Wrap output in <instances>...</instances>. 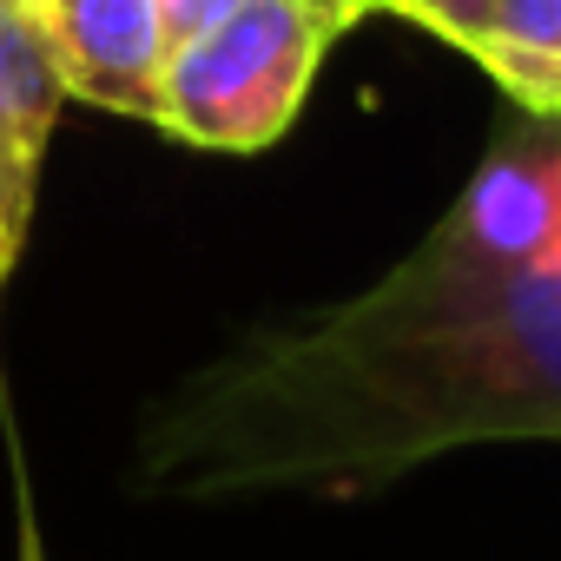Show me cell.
<instances>
[{"label":"cell","instance_id":"6da1fadb","mask_svg":"<svg viewBox=\"0 0 561 561\" xmlns=\"http://www.w3.org/2000/svg\"><path fill=\"white\" fill-rule=\"evenodd\" d=\"M561 443V257L469 264L416 244L370 291L257 324L152 403L159 495L383 489L469 443Z\"/></svg>","mask_w":561,"mask_h":561},{"label":"cell","instance_id":"277c9868","mask_svg":"<svg viewBox=\"0 0 561 561\" xmlns=\"http://www.w3.org/2000/svg\"><path fill=\"white\" fill-rule=\"evenodd\" d=\"M21 14L67 100L119 119H159V80L172 60L159 0H21Z\"/></svg>","mask_w":561,"mask_h":561},{"label":"cell","instance_id":"5b68a950","mask_svg":"<svg viewBox=\"0 0 561 561\" xmlns=\"http://www.w3.org/2000/svg\"><path fill=\"white\" fill-rule=\"evenodd\" d=\"M60 106H67V87L47 67L41 34L27 27L21 0H0V305H8V285L34 231L41 165H47Z\"/></svg>","mask_w":561,"mask_h":561},{"label":"cell","instance_id":"3957f363","mask_svg":"<svg viewBox=\"0 0 561 561\" xmlns=\"http://www.w3.org/2000/svg\"><path fill=\"white\" fill-rule=\"evenodd\" d=\"M436 251L469 264H554L561 257V119H522L495 139L456 205L430 225Z\"/></svg>","mask_w":561,"mask_h":561},{"label":"cell","instance_id":"52a82bcc","mask_svg":"<svg viewBox=\"0 0 561 561\" xmlns=\"http://www.w3.org/2000/svg\"><path fill=\"white\" fill-rule=\"evenodd\" d=\"M482 8H489V0H377V14H397V21L423 27V34H436L443 47H462L469 27L482 21Z\"/></svg>","mask_w":561,"mask_h":561},{"label":"cell","instance_id":"7a4b0ae2","mask_svg":"<svg viewBox=\"0 0 561 561\" xmlns=\"http://www.w3.org/2000/svg\"><path fill=\"white\" fill-rule=\"evenodd\" d=\"M331 41L305 0H244L211 34L172 47L152 126L198 152H264L305 113Z\"/></svg>","mask_w":561,"mask_h":561},{"label":"cell","instance_id":"ba28073f","mask_svg":"<svg viewBox=\"0 0 561 561\" xmlns=\"http://www.w3.org/2000/svg\"><path fill=\"white\" fill-rule=\"evenodd\" d=\"M238 8H244V0H159V21H165V41L185 47V41L211 34L218 21H231Z\"/></svg>","mask_w":561,"mask_h":561},{"label":"cell","instance_id":"9c48e42d","mask_svg":"<svg viewBox=\"0 0 561 561\" xmlns=\"http://www.w3.org/2000/svg\"><path fill=\"white\" fill-rule=\"evenodd\" d=\"M305 8H311L331 34H351L357 21H370V14H377V0H305Z\"/></svg>","mask_w":561,"mask_h":561},{"label":"cell","instance_id":"8992f818","mask_svg":"<svg viewBox=\"0 0 561 561\" xmlns=\"http://www.w3.org/2000/svg\"><path fill=\"white\" fill-rule=\"evenodd\" d=\"M456 54H469L522 119H561V0H489Z\"/></svg>","mask_w":561,"mask_h":561},{"label":"cell","instance_id":"30bf717a","mask_svg":"<svg viewBox=\"0 0 561 561\" xmlns=\"http://www.w3.org/2000/svg\"><path fill=\"white\" fill-rule=\"evenodd\" d=\"M27 561H41V554H34V548H27Z\"/></svg>","mask_w":561,"mask_h":561}]
</instances>
